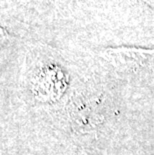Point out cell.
I'll list each match as a JSON object with an SVG mask.
<instances>
[{
    "instance_id": "7a4b0ae2",
    "label": "cell",
    "mask_w": 154,
    "mask_h": 155,
    "mask_svg": "<svg viewBox=\"0 0 154 155\" xmlns=\"http://www.w3.org/2000/svg\"><path fill=\"white\" fill-rule=\"evenodd\" d=\"M145 1H147L148 3H153L154 4V0H145Z\"/></svg>"
},
{
    "instance_id": "6da1fadb",
    "label": "cell",
    "mask_w": 154,
    "mask_h": 155,
    "mask_svg": "<svg viewBox=\"0 0 154 155\" xmlns=\"http://www.w3.org/2000/svg\"><path fill=\"white\" fill-rule=\"evenodd\" d=\"M101 55L113 66L122 71H135L154 59V49L140 48H108Z\"/></svg>"
}]
</instances>
